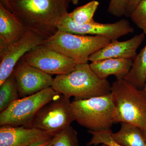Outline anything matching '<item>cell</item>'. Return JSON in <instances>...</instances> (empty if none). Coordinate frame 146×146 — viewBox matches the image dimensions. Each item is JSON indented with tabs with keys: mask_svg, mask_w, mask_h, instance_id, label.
I'll return each mask as SVG.
<instances>
[{
	"mask_svg": "<svg viewBox=\"0 0 146 146\" xmlns=\"http://www.w3.org/2000/svg\"><path fill=\"white\" fill-rule=\"evenodd\" d=\"M72 0H8V9L27 29L46 40L58 31L57 24L68 13Z\"/></svg>",
	"mask_w": 146,
	"mask_h": 146,
	"instance_id": "1",
	"label": "cell"
},
{
	"mask_svg": "<svg viewBox=\"0 0 146 146\" xmlns=\"http://www.w3.org/2000/svg\"><path fill=\"white\" fill-rule=\"evenodd\" d=\"M52 87L59 94L78 100L107 95L111 89L109 81L99 78L88 63L78 64L73 72L56 76Z\"/></svg>",
	"mask_w": 146,
	"mask_h": 146,
	"instance_id": "2",
	"label": "cell"
},
{
	"mask_svg": "<svg viewBox=\"0 0 146 146\" xmlns=\"http://www.w3.org/2000/svg\"><path fill=\"white\" fill-rule=\"evenodd\" d=\"M111 94L116 108L115 123H129L141 129L146 126V97L142 90L122 79L113 82Z\"/></svg>",
	"mask_w": 146,
	"mask_h": 146,
	"instance_id": "3",
	"label": "cell"
},
{
	"mask_svg": "<svg viewBox=\"0 0 146 146\" xmlns=\"http://www.w3.org/2000/svg\"><path fill=\"white\" fill-rule=\"evenodd\" d=\"M75 121L93 131L111 129L115 123L116 108L111 93L107 95L71 102Z\"/></svg>",
	"mask_w": 146,
	"mask_h": 146,
	"instance_id": "4",
	"label": "cell"
},
{
	"mask_svg": "<svg viewBox=\"0 0 146 146\" xmlns=\"http://www.w3.org/2000/svg\"><path fill=\"white\" fill-rule=\"evenodd\" d=\"M111 42L104 36L72 34L58 30L44 40L42 45L71 58L79 64L88 63L91 55Z\"/></svg>",
	"mask_w": 146,
	"mask_h": 146,
	"instance_id": "5",
	"label": "cell"
},
{
	"mask_svg": "<svg viewBox=\"0 0 146 146\" xmlns=\"http://www.w3.org/2000/svg\"><path fill=\"white\" fill-rule=\"evenodd\" d=\"M60 94L50 87L31 96L20 98L1 112L0 125L29 127L39 110Z\"/></svg>",
	"mask_w": 146,
	"mask_h": 146,
	"instance_id": "6",
	"label": "cell"
},
{
	"mask_svg": "<svg viewBox=\"0 0 146 146\" xmlns=\"http://www.w3.org/2000/svg\"><path fill=\"white\" fill-rule=\"evenodd\" d=\"M70 98L60 95L42 108L29 127L45 131L54 136L75 121L71 108Z\"/></svg>",
	"mask_w": 146,
	"mask_h": 146,
	"instance_id": "7",
	"label": "cell"
},
{
	"mask_svg": "<svg viewBox=\"0 0 146 146\" xmlns=\"http://www.w3.org/2000/svg\"><path fill=\"white\" fill-rule=\"evenodd\" d=\"M21 60L51 75L67 74L78 65L71 58L43 45L25 54Z\"/></svg>",
	"mask_w": 146,
	"mask_h": 146,
	"instance_id": "8",
	"label": "cell"
},
{
	"mask_svg": "<svg viewBox=\"0 0 146 146\" xmlns=\"http://www.w3.org/2000/svg\"><path fill=\"white\" fill-rule=\"evenodd\" d=\"M57 28L58 30L72 34L104 36L111 41L134 32L129 22L125 19L113 23H100L94 21L89 23L78 24L69 17L68 13L58 22Z\"/></svg>",
	"mask_w": 146,
	"mask_h": 146,
	"instance_id": "9",
	"label": "cell"
},
{
	"mask_svg": "<svg viewBox=\"0 0 146 146\" xmlns=\"http://www.w3.org/2000/svg\"><path fill=\"white\" fill-rule=\"evenodd\" d=\"M44 41L35 32L27 29L19 41L0 49V85L11 75L23 56L42 45Z\"/></svg>",
	"mask_w": 146,
	"mask_h": 146,
	"instance_id": "10",
	"label": "cell"
},
{
	"mask_svg": "<svg viewBox=\"0 0 146 146\" xmlns=\"http://www.w3.org/2000/svg\"><path fill=\"white\" fill-rule=\"evenodd\" d=\"M13 74L16 80L20 98L33 95L52 87V75L20 60Z\"/></svg>",
	"mask_w": 146,
	"mask_h": 146,
	"instance_id": "11",
	"label": "cell"
},
{
	"mask_svg": "<svg viewBox=\"0 0 146 146\" xmlns=\"http://www.w3.org/2000/svg\"><path fill=\"white\" fill-rule=\"evenodd\" d=\"M53 137L34 128L1 126L0 146H29Z\"/></svg>",
	"mask_w": 146,
	"mask_h": 146,
	"instance_id": "12",
	"label": "cell"
},
{
	"mask_svg": "<svg viewBox=\"0 0 146 146\" xmlns=\"http://www.w3.org/2000/svg\"><path fill=\"white\" fill-rule=\"evenodd\" d=\"M145 38L143 33L136 35L124 41H111L104 48L89 56L91 62L108 58H124L133 60L137 54L136 51Z\"/></svg>",
	"mask_w": 146,
	"mask_h": 146,
	"instance_id": "13",
	"label": "cell"
},
{
	"mask_svg": "<svg viewBox=\"0 0 146 146\" xmlns=\"http://www.w3.org/2000/svg\"><path fill=\"white\" fill-rule=\"evenodd\" d=\"M27 30L18 18L0 3V49L19 41Z\"/></svg>",
	"mask_w": 146,
	"mask_h": 146,
	"instance_id": "14",
	"label": "cell"
},
{
	"mask_svg": "<svg viewBox=\"0 0 146 146\" xmlns=\"http://www.w3.org/2000/svg\"><path fill=\"white\" fill-rule=\"evenodd\" d=\"M133 60L124 58H108L91 62L89 65L96 75L103 80L113 75L117 80L124 79L129 73Z\"/></svg>",
	"mask_w": 146,
	"mask_h": 146,
	"instance_id": "15",
	"label": "cell"
},
{
	"mask_svg": "<svg viewBox=\"0 0 146 146\" xmlns=\"http://www.w3.org/2000/svg\"><path fill=\"white\" fill-rule=\"evenodd\" d=\"M119 130L112 132L116 142L123 146H146L142 129L137 126L127 123H121Z\"/></svg>",
	"mask_w": 146,
	"mask_h": 146,
	"instance_id": "16",
	"label": "cell"
},
{
	"mask_svg": "<svg viewBox=\"0 0 146 146\" xmlns=\"http://www.w3.org/2000/svg\"><path fill=\"white\" fill-rule=\"evenodd\" d=\"M146 78V45L133 60L129 73L125 79L142 90Z\"/></svg>",
	"mask_w": 146,
	"mask_h": 146,
	"instance_id": "17",
	"label": "cell"
},
{
	"mask_svg": "<svg viewBox=\"0 0 146 146\" xmlns=\"http://www.w3.org/2000/svg\"><path fill=\"white\" fill-rule=\"evenodd\" d=\"M20 98L13 73L0 85V112H3Z\"/></svg>",
	"mask_w": 146,
	"mask_h": 146,
	"instance_id": "18",
	"label": "cell"
},
{
	"mask_svg": "<svg viewBox=\"0 0 146 146\" xmlns=\"http://www.w3.org/2000/svg\"><path fill=\"white\" fill-rule=\"evenodd\" d=\"M98 1L93 0L84 5L76 8L68 15L75 23L78 24L89 23L94 22V16L99 5Z\"/></svg>",
	"mask_w": 146,
	"mask_h": 146,
	"instance_id": "19",
	"label": "cell"
},
{
	"mask_svg": "<svg viewBox=\"0 0 146 146\" xmlns=\"http://www.w3.org/2000/svg\"><path fill=\"white\" fill-rule=\"evenodd\" d=\"M77 132L70 125L53 137L52 146H78Z\"/></svg>",
	"mask_w": 146,
	"mask_h": 146,
	"instance_id": "20",
	"label": "cell"
},
{
	"mask_svg": "<svg viewBox=\"0 0 146 146\" xmlns=\"http://www.w3.org/2000/svg\"><path fill=\"white\" fill-rule=\"evenodd\" d=\"M88 132L91 134L92 137L87 143V146H96L99 144H104L108 146H123L112 138V131L111 129L100 131L89 130Z\"/></svg>",
	"mask_w": 146,
	"mask_h": 146,
	"instance_id": "21",
	"label": "cell"
},
{
	"mask_svg": "<svg viewBox=\"0 0 146 146\" xmlns=\"http://www.w3.org/2000/svg\"><path fill=\"white\" fill-rule=\"evenodd\" d=\"M130 18L136 26L146 34V0H143L138 4Z\"/></svg>",
	"mask_w": 146,
	"mask_h": 146,
	"instance_id": "22",
	"label": "cell"
},
{
	"mask_svg": "<svg viewBox=\"0 0 146 146\" xmlns=\"http://www.w3.org/2000/svg\"><path fill=\"white\" fill-rule=\"evenodd\" d=\"M129 1V0H110L108 11L115 17H121L124 15Z\"/></svg>",
	"mask_w": 146,
	"mask_h": 146,
	"instance_id": "23",
	"label": "cell"
},
{
	"mask_svg": "<svg viewBox=\"0 0 146 146\" xmlns=\"http://www.w3.org/2000/svg\"><path fill=\"white\" fill-rule=\"evenodd\" d=\"M143 0H129L126 8L124 16L127 17H130L133 10L136 6Z\"/></svg>",
	"mask_w": 146,
	"mask_h": 146,
	"instance_id": "24",
	"label": "cell"
},
{
	"mask_svg": "<svg viewBox=\"0 0 146 146\" xmlns=\"http://www.w3.org/2000/svg\"><path fill=\"white\" fill-rule=\"evenodd\" d=\"M53 137L50 139L35 143L29 146H52L53 143Z\"/></svg>",
	"mask_w": 146,
	"mask_h": 146,
	"instance_id": "25",
	"label": "cell"
},
{
	"mask_svg": "<svg viewBox=\"0 0 146 146\" xmlns=\"http://www.w3.org/2000/svg\"><path fill=\"white\" fill-rule=\"evenodd\" d=\"M0 3H1L6 8L8 9V0H1Z\"/></svg>",
	"mask_w": 146,
	"mask_h": 146,
	"instance_id": "26",
	"label": "cell"
},
{
	"mask_svg": "<svg viewBox=\"0 0 146 146\" xmlns=\"http://www.w3.org/2000/svg\"><path fill=\"white\" fill-rule=\"evenodd\" d=\"M142 132H143V135L145 141L146 143V126L142 129Z\"/></svg>",
	"mask_w": 146,
	"mask_h": 146,
	"instance_id": "27",
	"label": "cell"
},
{
	"mask_svg": "<svg viewBox=\"0 0 146 146\" xmlns=\"http://www.w3.org/2000/svg\"><path fill=\"white\" fill-rule=\"evenodd\" d=\"M142 91H143L144 95H145L146 97V78L145 81V84H144V86L143 87V89H142Z\"/></svg>",
	"mask_w": 146,
	"mask_h": 146,
	"instance_id": "28",
	"label": "cell"
},
{
	"mask_svg": "<svg viewBox=\"0 0 146 146\" xmlns=\"http://www.w3.org/2000/svg\"><path fill=\"white\" fill-rule=\"evenodd\" d=\"M79 1V0H72V3L75 5H77L78 4Z\"/></svg>",
	"mask_w": 146,
	"mask_h": 146,
	"instance_id": "29",
	"label": "cell"
},
{
	"mask_svg": "<svg viewBox=\"0 0 146 146\" xmlns=\"http://www.w3.org/2000/svg\"><path fill=\"white\" fill-rule=\"evenodd\" d=\"M100 146H108L107 145H104V144H102Z\"/></svg>",
	"mask_w": 146,
	"mask_h": 146,
	"instance_id": "30",
	"label": "cell"
},
{
	"mask_svg": "<svg viewBox=\"0 0 146 146\" xmlns=\"http://www.w3.org/2000/svg\"><path fill=\"white\" fill-rule=\"evenodd\" d=\"M109 1H110V0H109Z\"/></svg>",
	"mask_w": 146,
	"mask_h": 146,
	"instance_id": "31",
	"label": "cell"
}]
</instances>
